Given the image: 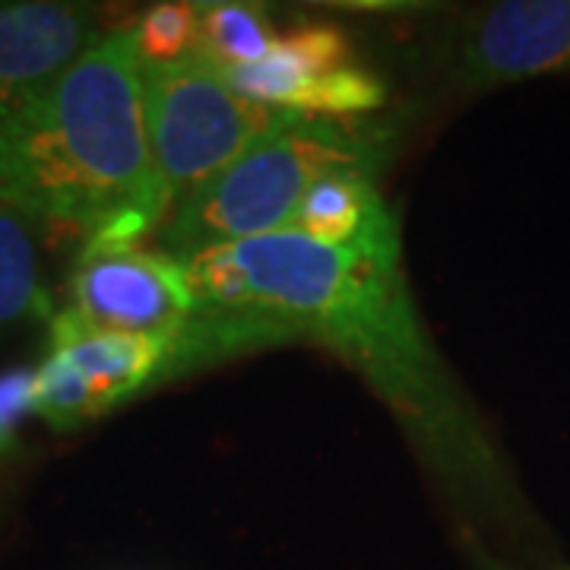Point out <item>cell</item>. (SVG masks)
I'll use <instances>...</instances> for the list:
<instances>
[{
  "instance_id": "cell-1",
  "label": "cell",
  "mask_w": 570,
  "mask_h": 570,
  "mask_svg": "<svg viewBox=\"0 0 570 570\" xmlns=\"http://www.w3.org/2000/svg\"><path fill=\"white\" fill-rule=\"evenodd\" d=\"M184 266L197 314L178 340L171 377L247 348L317 343L377 393L463 527L494 535L523 564L561 558L510 456L415 307L396 213L358 245H317L283 228Z\"/></svg>"
},
{
  "instance_id": "cell-2",
  "label": "cell",
  "mask_w": 570,
  "mask_h": 570,
  "mask_svg": "<svg viewBox=\"0 0 570 570\" xmlns=\"http://www.w3.org/2000/svg\"><path fill=\"white\" fill-rule=\"evenodd\" d=\"M0 209L86 242L159 235L168 206L142 115L130 29L105 32L61 80L0 124Z\"/></svg>"
},
{
  "instance_id": "cell-3",
  "label": "cell",
  "mask_w": 570,
  "mask_h": 570,
  "mask_svg": "<svg viewBox=\"0 0 570 570\" xmlns=\"http://www.w3.org/2000/svg\"><path fill=\"white\" fill-rule=\"evenodd\" d=\"M396 149V130L381 118H317L279 111L257 140L216 178L168 213L159 247L194 257L283 232L305 194L343 171L381 175Z\"/></svg>"
},
{
  "instance_id": "cell-4",
  "label": "cell",
  "mask_w": 570,
  "mask_h": 570,
  "mask_svg": "<svg viewBox=\"0 0 570 570\" xmlns=\"http://www.w3.org/2000/svg\"><path fill=\"white\" fill-rule=\"evenodd\" d=\"M142 115L168 213L279 118L276 108L242 96L204 51L181 61L142 63Z\"/></svg>"
},
{
  "instance_id": "cell-5",
  "label": "cell",
  "mask_w": 570,
  "mask_h": 570,
  "mask_svg": "<svg viewBox=\"0 0 570 570\" xmlns=\"http://www.w3.org/2000/svg\"><path fill=\"white\" fill-rule=\"evenodd\" d=\"M63 311L99 330L181 340L197 295L187 266L159 245L99 238L80 247Z\"/></svg>"
},
{
  "instance_id": "cell-6",
  "label": "cell",
  "mask_w": 570,
  "mask_h": 570,
  "mask_svg": "<svg viewBox=\"0 0 570 570\" xmlns=\"http://www.w3.org/2000/svg\"><path fill=\"white\" fill-rule=\"evenodd\" d=\"M254 102L317 118H371L387 102L384 80L355 61L348 36L333 22H302L269 45L264 58L223 70Z\"/></svg>"
},
{
  "instance_id": "cell-7",
  "label": "cell",
  "mask_w": 570,
  "mask_h": 570,
  "mask_svg": "<svg viewBox=\"0 0 570 570\" xmlns=\"http://www.w3.org/2000/svg\"><path fill=\"white\" fill-rule=\"evenodd\" d=\"M570 73V0H498L469 10L450 80L463 92Z\"/></svg>"
},
{
  "instance_id": "cell-8",
  "label": "cell",
  "mask_w": 570,
  "mask_h": 570,
  "mask_svg": "<svg viewBox=\"0 0 570 570\" xmlns=\"http://www.w3.org/2000/svg\"><path fill=\"white\" fill-rule=\"evenodd\" d=\"M102 39L99 13L86 3H0V124L39 99Z\"/></svg>"
},
{
  "instance_id": "cell-9",
  "label": "cell",
  "mask_w": 570,
  "mask_h": 570,
  "mask_svg": "<svg viewBox=\"0 0 570 570\" xmlns=\"http://www.w3.org/2000/svg\"><path fill=\"white\" fill-rule=\"evenodd\" d=\"M175 348L178 340L99 330L77 321L63 307L48 324V352H58L80 371L99 393L105 412L171 377Z\"/></svg>"
},
{
  "instance_id": "cell-10",
  "label": "cell",
  "mask_w": 570,
  "mask_h": 570,
  "mask_svg": "<svg viewBox=\"0 0 570 570\" xmlns=\"http://www.w3.org/2000/svg\"><path fill=\"white\" fill-rule=\"evenodd\" d=\"M393 216L387 197L371 171H343L314 184L295 209L288 228L330 247L358 245L377 225Z\"/></svg>"
},
{
  "instance_id": "cell-11",
  "label": "cell",
  "mask_w": 570,
  "mask_h": 570,
  "mask_svg": "<svg viewBox=\"0 0 570 570\" xmlns=\"http://www.w3.org/2000/svg\"><path fill=\"white\" fill-rule=\"evenodd\" d=\"M58 311L26 219L0 209V326L51 324Z\"/></svg>"
},
{
  "instance_id": "cell-12",
  "label": "cell",
  "mask_w": 570,
  "mask_h": 570,
  "mask_svg": "<svg viewBox=\"0 0 570 570\" xmlns=\"http://www.w3.org/2000/svg\"><path fill=\"white\" fill-rule=\"evenodd\" d=\"M273 41V26L261 7L200 3V51L223 70L257 63Z\"/></svg>"
},
{
  "instance_id": "cell-13",
  "label": "cell",
  "mask_w": 570,
  "mask_h": 570,
  "mask_svg": "<svg viewBox=\"0 0 570 570\" xmlns=\"http://www.w3.org/2000/svg\"><path fill=\"white\" fill-rule=\"evenodd\" d=\"M32 415L55 431H73L108 412L77 367L58 352H45L41 365L32 371Z\"/></svg>"
},
{
  "instance_id": "cell-14",
  "label": "cell",
  "mask_w": 570,
  "mask_h": 570,
  "mask_svg": "<svg viewBox=\"0 0 570 570\" xmlns=\"http://www.w3.org/2000/svg\"><path fill=\"white\" fill-rule=\"evenodd\" d=\"M142 63L181 61L200 51V3H156L127 26Z\"/></svg>"
},
{
  "instance_id": "cell-15",
  "label": "cell",
  "mask_w": 570,
  "mask_h": 570,
  "mask_svg": "<svg viewBox=\"0 0 570 570\" xmlns=\"http://www.w3.org/2000/svg\"><path fill=\"white\" fill-rule=\"evenodd\" d=\"M32 415V371L13 367L0 374V463L17 444V431Z\"/></svg>"
},
{
  "instance_id": "cell-16",
  "label": "cell",
  "mask_w": 570,
  "mask_h": 570,
  "mask_svg": "<svg viewBox=\"0 0 570 570\" xmlns=\"http://www.w3.org/2000/svg\"><path fill=\"white\" fill-rule=\"evenodd\" d=\"M456 542H460V551L469 561L472 570H570V564L564 558L551 561V564H523V561H513L504 551H498L491 542H485L475 530H469L460 523V532H456Z\"/></svg>"
}]
</instances>
